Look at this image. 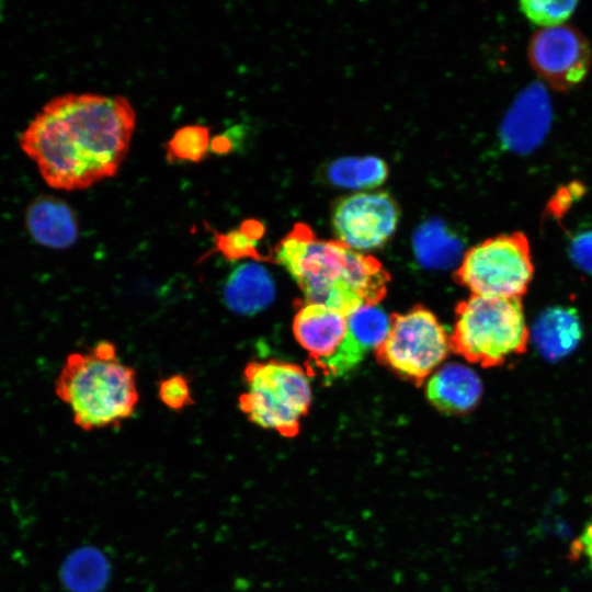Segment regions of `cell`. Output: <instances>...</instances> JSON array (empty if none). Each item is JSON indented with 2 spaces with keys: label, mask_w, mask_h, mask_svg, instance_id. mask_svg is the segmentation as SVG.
<instances>
[{
  "label": "cell",
  "mask_w": 592,
  "mask_h": 592,
  "mask_svg": "<svg viewBox=\"0 0 592 592\" xmlns=\"http://www.w3.org/2000/svg\"><path fill=\"white\" fill-rule=\"evenodd\" d=\"M232 147V138L227 134H220L210 140L209 150L217 155H226L231 151Z\"/></svg>",
  "instance_id": "cell-24"
},
{
  "label": "cell",
  "mask_w": 592,
  "mask_h": 592,
  "mask_svg": "<svg viewBox=\"0 0 592 592\" xmlns=\"http://www.w3.org/2000/svg\"><path fill=\"white\" fill-rule=\"evenodd\" d=\"M550 119V104L546 91L533 84L522 92L505 116L501 138L516 151L534 148L544 137Z\"/></svg>",
  "instance_id": "cell-11"
},
{
  "label": "cell",
  "mask_w": 592,
  "mask_h": 592,
  "mask_svg": "<svg viewBox=\"0 0 592 592\" xmlns=\"http://www.w3.org/2000/svg\"><path fill=\"white\" fill-rule=\"evenodd\" d=\"M55 394L84 431L119 426L139 400L135 369L119 361L109 341L70 353L56 378Z\"/></svg>",
  "instance_id": "cell-3"
},
{
  "label": "cell",
  "mask_w": 592,
  "mask_h": 592,
  "mask_svg": "<svg viewBox=\"0 0 592 592\" xmlns=\"http://www.w3.org/2000/svg\"><path fill=\"white\" fill-rule=\"evenodd\" d=\"M399 207L385 192H358L341 198L331 216L337 240L356 251L383 246L395 232Z\"/></svg>",
  "instance_id": "cell-9"
},
{
  "label": "cell",
  "mask_w": 592,
  "mask_h": 592,
  "mask_svg": "<svg viewBox=\"0 0 592 592\" xmlns=\"http://www.w3.org/2000/svg\"><path fill=\"white\" fill-rule=\"evenodd\" d=\"M582 337L579 318L573 309L548 308L540 314L532 329L539 353L547 360H560L571 353Z\"/></svg>",
  "instance_id": "cell-15"
},
{
  "label": "cell",
  "mask_w": 592,
  "mask_h": 592,
  "mask_svg": "<svg viewBox=\"0 0 592 592\" xmlns=\"http://www.w3.org/2000/svg\"><path fill=\"white\" fill-rule=\"evenodd\" d=\"M570 257L581 270L592 274V230L582 232L572 240Z\"/></svg>",
  "instance_id": "cell-23"
},
{
  "label": "cell",
  "mask_w": 592,
  "mask_h": 592,
  "mask_svg": "<svg viewBox=\"0 0 592 592\" xmlns=\"http://www.w3.org/2000/svg\"><path fill=\"white\" fill-rule=\"evenodd\" d=\"M158 396L164 406L177 411L194 403L189 380L182 375H172L161 380Z\"/></svg>",
  "instance_id": "cell-22"
},
{
  "label": "cell",
  "mask_w": 592,
  "mask_h": 592,
  "mask_svg": "<svg viewBox=\"0 0 592 592\" xmlns=\"http://www.w3.org/2000/svg\"><path fill=\"white\" fill-rule=\"evenodd\" d=\"M530 339L521 298L471 295L456 307L452 351L483 367L526 351Z\"/></svg>",
  "instance_id": "cell-4"
},
{
  "label": "cell",
  "mask_w": 592,
  "mask_h": 592,
  "mask_svg": "<svg viewBox=\"0 0 592 592\" xmlns=\"http://www.w3.org/2000/svg\"><path fill=\"white\" fill-rule=\"evenodd\" d=\"M1 12H2V3L0 2V16H1Z\"/></svg>",
  "instance_id": "cell-26"
},
{
  "label": "cell",
  "mask_w": 592,
  "mask_h": 592,
  "mask_svg": "<svg viewBox=\"0 0 592 592\" xmlns=\"http://www.w3.org/2000/svg\"><path fill=\"white\" fill-rule=\"evenodd\" d=\"M273 254L306 303L348 316L363 306L377 305L387 293L389 274L377 259L339 240L319 239L304 224H296L278 241Z\"/></svg>",
  "instance_id": "cell-2"
},
{
  "label": "cell",
  "mask_w": 592,
  "mask_h": 592,
  "mask_svg": "<svg viewBox=\"0 0 592 592\" xmlns=\"http://www.w3.org/2000/svg\"><path fill=\"white\" fill-rule=\"evenodd\" d=\"M577 1H522V13L534 24L546 27L562 25L574 12Z\"/></svg>",
  "instance_id": "cell-20"
},
{
  "label": "cell",
  "mask_w": 592,
  "mask_h": 592,
  "mask_svg": "<svg viewBox=\"0 0 592 592\" xmlns=\"http://www.w3.org/2000/svg\"><path fill=\"white\" fill-rule=\"evenodd\" d=\"M328 175L330 181L339 186L372 189L384 182L387 167L376 157L343 158L330 166Z\"/></svg>",
  "instance_id": "cell-17"
},
{
  "label": "cell",
  "mask_w": 592,
  "mask_h": 592,
  "mask_svg": "<svg viewBox=\"0 0 592 592\" xmlns=\"http://www.w3.org/2000/svg\"><path fill=\"white\" fill-rule=\"evenodd\" d=\"M210 146V129L200 124L185 125L174 132L166 145L170 163L204 160Z\"/></svg>",
  "instance_id": "cell-18"
},
{
  "label": "cell",
  "mask_w": 592,
  "mask_h": 592,
  "mask_svg": "<svg viewBox=\"0 0 592 592\" xmlns=\"http://www.w3.org/2000/svg\"><path fill=\"white\" fill-rule=\"evenodd\" d=\"M238 406L257 426L295 437L311 402L309 377L299 365L277 360L250 361Z\"/></svg>",
  "instance_id": "cell-5"
},
{
  "label": "cell",
  "mask_w": 592,
  "mask_h": 592,
  "mask_svg": "<svg viewBox=\"0 0 592 592\" xmlns=\"http://www.w3.org/2000/svg\"><path fill=\"white\" fill-rule=\"evenodd\" d=\"M428 400L441 412L462 414L474 409L482 395L479 376L465 365L451 363L428 380Z\"/></svg>",
  "instance_id": "cell-12"
},
{
  "label": "cell",
  "mask_w": 592,
  "mask_h": 592,
  "mask_svg": "<svg viewBox=\"0 0 592 592\" xmlns=\"http://www.w3.org/2000/svg\"><path fill=\"white\" fill-rule=\"evenodd\" d=\"M530 242L523 232L499 235L467 251L456 280L471 295L521 298L533 278Z\"/></svg>",
  "instance_id": "cell-6"
},
{
  "label": "cell",
  "mask_w": 592,
  "mask_h": 592,
  "mask_svg": "<svg viewBox=\"0 0 592 592\" xmlns=\"http://www.w3.org/2000/svg\"><path fill=\"white\" fill-rule=\"evenodd\" d=\"M528 60L536 73L553 89L568 91L588 75L592 52L576 27L559 25L538 30L528 45Z\"/></svg>",
  "instance_id": "cell-8"
},
{
  "label": "cell",
  "mask_w": 592,
  "mask_h": 592,
  "mask_svg": "<svg viewBox=\"0 0 592 592\" xmlns=\"http://www.w3.org/2000/svg\"><path fill=\"white\" fill-rule=\"evenodd\" d=\"M225 305L236 314L251 316L266 308L275 297L269 271L257 262L238 265L224 285Z\"/></svg>",
  "instance_id": "cell-14"
},
{
  "label": "cell",
  "mask_w": 592,
  "mask_h": 592,
  "mask_svg": "<svg viewBox=\"0 0 592 592\" xmlns=\"http://www.w3.org/2000/svg\"><path fill=\"white\" fill-rule=\"evenodd\" d=\"M215 236V251H219L228 260L250 258L262 259L257 249L258 239L253 238L241 225L238 229L226 234L213 230Z\"/></svg>",
  "instance_id": "cell-21"
},
{
  "label": "cell",
  "mask_w": 592,
  "mask_h": 592,
  "mask_svg": "<svg viewBox=\"0 0 592 592\" xmlns=\"http://www.w3.org/2000/svg\"><path fill=\"white\" fill-rule=\"evenodd\" d=\"M135 126L123 95L67 93L46 103L19 140L50 187L84 190L117 173Z\"/></svg>",
  "instance_id": "cell-1"
},
{
  "label": "cell",
  "mask_w": 592,
  "mask_h": 592,
  "mask_svg": "<svg viewBox=\"0 0 592 592\" xmlns=\"http://www.w3.org/2000/svg\"><path fill=\"white\" fill-rule=\"evenodd\" d=\"M574 547L578 548L574 553L583 551L589 557L592 568V524L585 527Z\"/></svg>",
  "instance_id": "cell-25"
},
{
  "label": "cell",
  "mask_w": 592,
  "mask_h": 592,
  "mask_svg": "<svg viewBox=\"0 0 592 592\" xmlns=\"http://www.w3.org/2000/svg\"><path fill=\"white\" fill-rule=\"evenodd\" d=\"M25 221L31 237L41 246L67 249L78 239L77 216L62 200L46 195L36 198L27 208Z\"/></svg>",
  "instance_id": "cell-13"
},
{
  "label": "cell",
  "mask_w": 592,
  "mask_h": 592,
  "mask_svg": "<svg viewBox=\"0 0 592 592\" xmlns=\"http://www.w3.org/2000/svg\"><path fill=\"white\" fill-rule=\"evenodd\" d=\"M293 333L323 371L346 341L348 317L323 305L305 303L294 316Z\"/></svg>",
  "instance_id": "cell-10"
},
{
  "label": "cell",
  "mask_w": 592,
  "mask_h": 592,
  "mask_svg": "<svg viewBox=\"0 0 592 592\" xmlns=\"http://www.w3.org/2000/svg\"><path fill=\"white\" fill-rule=\"evenodd\" d=\"M415 248L424 264L432 266L453 261L459 249L458 243L435 227H428L418 235Z\"/></svg>",
  "instance_id": "cell-19"
},
{
  "label": "cell",
  "mask_w": 592,
  "mask_h": 592,
  "mask_svg": "<svg viewBox=\"0 0 592 592\" xmlns=\"http://www.w3.org/2000/svg\"><path fill=\"white\" fill-rule=\"evenodd\" d=\"M346 317L350 335L364 356L377 351L387 339L391 317L377 305L363 306Z\"/></svg>",
  "instance_id": "cell-16"
},
{
  "label": "cell",
  "mask_w": 592,
  "mask_h": 592,
  "mask_svg": "<svg viewBox=\"0 0 592 592\" xmlns=\"http://www.w3.org/2000/svg\"><path fill=\"white\" fill-rule=\"evenodd\" d=\"M452 351L451 335L436 316L422 307L391 316L378 360L415 384H421Z\"/></svg>",
  "instance_id": "cell-7"
}]
</instances>
